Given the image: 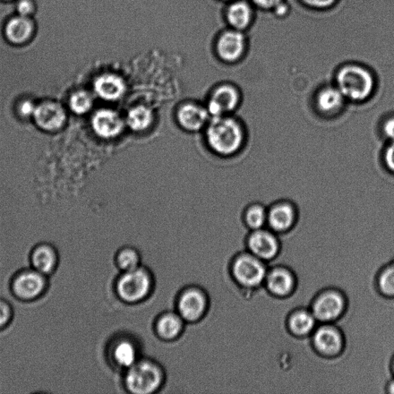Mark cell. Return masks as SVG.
Returning <instances> with one entry per match:
<instances>
[{"label":"cell","instance_id":"cb8c5ba5","mask_svg":"<svg viewBox=\"0 0 394 394\" xmlns=\"http://www.w3.org/2000/svg\"><path fill=\"white\" fill-rule=\"evenodd\" d=\"M153 119L152 111L147 107L138 106L129 111L126 117V124L135 132L147 130Z\"/></svg>","mask_w":394,"mask_h":394},{"label":"cell","instance_id":"6da1fadb","mask_svg":"<svg viewBox=\"0 0 394 394\" xmlns=\"http://www.w3.org/2000/svg\"><path fill=\"white\" fill-rule=\"evenodd\" d=\"M210 148L221 155H231L241 148L244 133L234 119L213 117L207 131Z\"/></svg>","mask_w":394,"mask_h":394},{"label":"cell","instance_id":"8d00e7d4","mask_svg":"<svg viewBox=\"0 0 394 394\" xmlns=\"http://www.w3.org/2000/svg\"><path fill=\"white\" fill-rule=\"evenodd\" d=\"M303 1L313 7L325 8L331 6L335 0H303Z\"/></svg>","mask_w":394,"mask_h":394},{"label":"cell","instance_id":"7a4b0ae2","mask_svg":"<svg viewBox=\"0 0 394 394\" xmlns=\"http://www.w3.org/2000/svg\"><path fill=\"white\" fill-rule=\"evenodd\" d=\"M164 382V374L156 363L148 359L136 362L128 368L125 376L126 388L136 394L155 393Z\"/></svg>","mask_w":394,"mask_h":394},{"label":"cell","instance_id":"836d02e7","mask_svg":"<svg viewBox=\"0 0 394 394\" xmlns=\"http://www.w3.org/2000/svg\"><path fill=\"white\" fill-rule=\"evenodd\" d=\"M385 162L387 167L394 172V141H392L385 153Z\"/></svg>","mask_w":394,"mask_h":394},{"label":"cell","instance_id":"d6986e66","mask_svg":"<svg viewBox=\"0 0 394 394\" xmlns=\"http://www.w3.org/2000/svg\"><path fill=\"white\" fill-rule=\"evenodd\" d=\"M184 321L179 314L167 313L162 314L156 325L158 335L162 339L167 340L177 338L183 331Z\"/></svg>","mask_w":394,"mask_h":394},{"label":"cell","instance_id":"83f0119b","mask_svg":"<svg viewBox=\"0 0 394 394\" xmlns=\"http://www.w3.org/2000/svg\"><path fill=\"white\" fill-rule=\"evenodd\" d=\"M140 256L132 248H124L117 255V262L119 268L124 272L131 271L139 268Z\"/></svg>","mask_w":394,"mask_h":394},{"label":"cell","instance_id":"3957f363","mask_svg":"<svg viewBox=\"0 0 394 394\" xmlns=\"http://www.w3.org/2000/svg\"><path fill=\"white\" fill-rule=\"evenodd\" d=\"M338 88L345 98L362 101L371 96L374 87L371 73L359 66L342 67L337 76Z\"/></svg>","mask_w":394,"mask_h":394},{"label":"cell","instance_id":"8fae6325","mask_svg":"<svg viewBox=\"0 0 394 394\" xmlns=\"http://www.w3.org/2000/svg\"><path fill=\"white\" fill-rule=\"evenodd\" d=\"M94 90L102 100L115 101L121 99L126 92V83L116 74L100 76L94 82Z\"/></svg>","mask_w":394,"mask_h":394},{"label":"cell","instance_id":"2e32d148","mask_svg":"<svg viewBox=\"0 0 394 394\" xmlns=\"http://www.w3.org/2000/svg\"><path fill=\"white\" fill-rule=\"evenodd\" d=\"M244 48V38L241 32H227L218 42V53L227 61H235L242 55Z\"/></svg>","mask_w":394,"mask_h":394},{"label":"cell","instance_id":"f35d334b","mask_svg":"<svg viewBox=\"0 0 394 394\" xmlns=\"http://www.w3.org/2000/svg\"><path fill=\"white\" fill-rule=\"evenodd\" d=\"M392 366H393V374H394V358H393Z\"/></svg>","mask_w":394,"mask_h":394},{"label":"cell","instance_id":"5b68a950","mask_svg":"<svg viewBox=\"0 0 394 394\" xmlns=\"http://www.w3.org/2000/svg\"><path fill=\"white\" fill-rule=\"evenodd\" d=\"M47 276L35 269L20 271L13 277L12 290L14 295L22 301H32L44 293Z\"/></svg>","mask_w":394,"mask_h":394},{"label":"cell","instance_id":"1f68e13d","mask_svg":"<svg viewBox=\"0 0 394 394\" xmlns=\"http://www.w3.org/2000/svg\"><path fill=\"white\" fill-rule=\"evenodd\" d=\"M36 107L30 100H24L19 107L20 113L24 117H32Z\"/></svg>","mask_w":394,"mask_h":394},{"label":"cell","instance_id":"7402d4cb","mask_svg":"<svg viewBox=\"0 0 394 394\" xmlns=\"http://www.w3.org/2000/svg\"><path fill=\"white\" fill-rule=\"evenodd\" d=\"M294 281L291 273L284 269L273 270L268 277V287L271 292L277 296H285L290 293Z\"/></svg>","mask_w":394,"mask_h":394},{"label":"cell","instance_id":"f1b7e54d","mask_svg":"<svg viewBox=\"0 0 394 394\" xmlns=\"http://www.w3.org/2000/svg\"><path fill=\"white\" fill-rule=\"evenodd\" d=\"M268 220V213L261 205H253L246 213V221L250 227L259 229L262 227L265 220Z\"/></svg>","mask_w":394,"mask_h":394},{"label":"cell","instance_id":"277c9868","mask_svg":"<svg viewBox=\"0 0 394 394\" xmlns=\"http://www.w3.org/2000/svg\"><path fill=\"white\" fill-rule=\"evenodd\" d=\"M153 281L148 271L136 268L124 272L117 284V294L126 303H138L147 297L152 289Z\"/></svg>","mask_w":394,"mask_h":394},{"label":"cell","instance_id":"7c38bea8","mask_svg":"<svg viewBox=\"0 0 394 394\" xmlns=\"http://www.w3.org/2000/svg\"><path fill=\"white\" fill-rule=\"evenodd\" d=\"M344 299L340 295L330 292L321 296L314 305L315 318L330 321L338 318L344 308Z\"/></svg>","mask_w":394,"mask_h":394},{"label":"cell","instance_id":"484cf974","mask_svg":"<svg viewBox=\"0 0 394 394\" xmlns=\"http://www.w3.org/2000/svg\"><path fill=\"white\" fill-rule=\"evenodd\" d=\"M314 326V315L306 311H299L295 314L289 321L291 330L298 334V335H305V334L310 333Z\"/></svg>","mask_w":394,"mask_h":394},{"label":"cell","instance_id":"44dd1931","mask_svg":"<svg viewBox=\"0 0 394 394\" xmlns=\"http://www.w3.org/2000/svg\"><path fill=\"white\" fill-rule=\"evenodd\" d=\"M345 99V96L338 88H327L318 94L316 106L324 114H333L344 105Z\"/></svg>","mask_w":394,"mask_h":394},{"label":"cell","instance_id":"ba28073f","mask_svg":"<svg viewBox=\"0 0 394 394\" xmlns=\"http://www.w3.org/2000/svg\"><path fill=\"white\" fill-rule=\"evenodd\" d=\"M208 297L203 290L191 287L184 291L178 302V312L184 321L201 320L208 309Z\"/></svg>","mask_w":394,"mask_h":394},{"label":"cell","instance_id":"4dcf8cb0","mask_svg":"<svg viewBox=\"0 0 394 394\" xmlns=\"http://www.w3.org/2000/svg\"><path fill=\"white\" fill-rule=\"evenodd\" d=\"M12 308L6 302L0 299V329L7 326L12 318Z\"/></svg>","mask_w":394,"mask_h":394},{"label":"cell","instance_id":"e575fe53","mask_svg":"<svg viewBox=\"0 0 394 394\" xmlns=\"http://www.w3.org/2000/svg\"><path fill=\"white\" fill-rule=\"evenodd\" d=\"M256 6L263 8H277L282 4V0H253Z\"/></svg>","mask_w":394,"mask_h":394},{"label":"cell","instance_id":"d4e9b609","mask_svg":"<svg viewBox=\"0 0 394 394\" xmlns=\"http://www.w3.org/2000/svg\"><path fill=\"white\" fill-rule=\"evenodd\" d=\"M227 16L229 22L234 28L242 30L249 25L251 10L246 3L238 2L229 7Z\"/></svg>","mask_w":394,"mask_h":394},{"label":"cell","instance_id":"e0dca14e","mask_svg":"<svg viewBox=\"0 0 394 394\" xmlns=\"http://www.w3.org/2000/svg\"><path fill=\"white\" fill-rule=\"evenodd\" d=\"M112 357L118 366L126 369L139 361L138 350L129 339H121L115 342L112 348Z\"/></svg>","mask_w":394,"mask_h":394},{"label":"cell","instance_id":"603a6c76","mask_svg":"<svg viewBox=\"0 0 394 394\" xmlns=\"http://www.w3.org/2000/svg\"><path fill=\"white\" fill-rule=\"evenodd\" d=\"M32 32L31 22L24 16L16 17L8 23L6 28V37L14 44H21L28 40Z\"/></svg>","mask_w":394,"mask_h":394},{"label":"cell","instance_id":"30bf717a","mask_svg":"<svg viewBox=\"0 0 394 394\" xmlns=\"http://www.w3.org/2000/svg\"><path fill=\"white\" fill-rule=\"evenodd\" d=\"M239 94L229 85H221L213 93L208 105V112L213 117H220L231 112L237 106Z\"/></svg>","mask_w":394,"mask_h":394},{"label":"cell","instance_id":"ac0fdd59","mask_svg":"<svg viewBox=\"0 0 394 394\" xmlns=\"http://www.w3.org/2000/svg\"><path fill=\"white\" fill-rule=\"evenodd\" d=\"M314 344L323 354H335L341 349L342 338L337 330L323 327L315 333Z\"/></svg>","mask_w":394,"mask_h":394},{"label":"cell","instance_id":"52a82bcc","mask_svg":"<svg viewBox=\"0 0 394 394\" xmlns=\"http://www.w3.org/2000/svg\"><path fill=\"white\" fill-rule=\"evenodd\" d=\"M233 274L239 284L245 287H256L264 280L265 269L256 256L243 255L235 261Z\"/></svg>","mask_w":394,"mask_h":394},{"label":"cell","instance_id":"d590c367","mask_svg":"<svg viewBox=\"0 0 394 394\" xmlns=\"http://www.w3.org/2000/svg\"><path fill=\"white\" fill-rule=\"evenodd\" d=\"M383 133L391 141H394V117L388 119L383 125Z\"/></svg>","mask_w":394,"mask_h":394},{"label":"cell","instance_id":"5bb4252c","mask_svg":"<svg viewBox=\"0 0 394 394\" xmlns=\"http://www.w3.org/2000/svg\"><path fill=\"white\" fill-rule=\"evenodd\" d=\"M32 268L45 276L56 268L58 256L55 248L47 244H41L33 248L30 256Z\"/></svg>","mask_w":394,"mask_h":394},{"label":"cell","instance_id":"d6a6232c","mask_svg":"<svg viewBox=\"0 0 394 394\" xmlns=\"http://www.w3.org/2000/svg\"><path fill=\"white\" fill-rule=\"evenodd\" d=\"M17 11L21 16L27 17L33 11V6L29 0H21L17 5Z\"/></svg>","mask_w":394,"mask_h":394},{"label":"cell","instance_id":"74e56055","mask_svg":"<svg viewBox=\"0 0 394 394\" xmlns=\"http://www.w3.org/2000/svg\"><path fill=\"white\" fill-rule=\"evenodd\" d=\"M388 391L391 394H394V380L389 383L388 386Z\"/></svg>","mask_w":394,"mask_h":394},{"label":"cell","instance_id":"4fadbf2b","mask_svg":"<svg viewBox=\"0 0 394 394\" xmlns=\"http://www.w3.org/2000/svg\"><path fill=\"white\" fill-rule=\"evenodd\" d=\"M250 250L260 259L270 260L278 252L279 244L275 237L268 231L258 229L249 239Z\"/></svg>","mask_w":394,"mask_h":394},{"label":"cell","instance_id":"9a60e30c","mask_svg":"<svg viewBox=\"0 0 394 394\" xmlns=\"http://www.w3.org/2000/svg\"><path fill=\"white\" fill-rule=\"evenodd\" d=\"M177 119L185 130L196 131L201 130L207 122L208 112L199 106L188 104L179 108Z\"/></svg>","mask_w":394,"mask_h":394},{"label":"cell","instance_id":"4316f807","mask_svg":"<svg viewBox=\"0 0 394 394\" xmlns=\"http://www.w3.org/2000/svg\"><path fill=\"white\" fill-rule=\"evenodd\" d=\"M68 105L73 113L78 115H83L89 112L93 105V99L91 94L88 91L78 90L74 92L70 100Z\"/></svg>","mask_w":394,"mask_h":394},{"label":"cell","instance_id":"8992f818","mask_svg":"<svg viewBox=\"0 0 394 394\" xmlns=\"http://www.w3.org/2000/svg\"><path fill=\"white\" fill-rule=\"evenodd\" d=\"M32 118L40 129L47 133L62 130L67 121L65 108L55 100L41 102L37 105Z\"/></svg>","mask_w":394,"mask_h":394},{"label":"cell","instance_id":"9c48e42d","mask_svg":"<svg viewBox=\"0 0 394 394\" xmlns=\"http://www.w3.org/2000/svg\"><path fill=\"white\" fill-rule=\"evenodd\" d=\"M92 127L95 133L104 139H112L124 131V122L115 111L101 109L92 118Z\"/></svg>","mask_w":394,"mask_h":394},{"label":"cell","instance_id":"f546056e","mask_svg":"<svg viewBox=\"0 0 394 394\" xmlns=\"http://www.w3.org/2000/svg\"><path fill=\"white\" fill-rule=\"evenodd\" d=\"M379 286L384 295L394 297V261L381 273Z\"/></svg>","mask_w":394,"mask_h":394},{"label":"cell","instance_id":"ffe728a7","mask_svg":"<svg viewBox=\"0 0 394 394\" xmlns=\"http://www.w3.org/2000/svg\"><path fill=\"white\" fill-rule=\"evenodd\" d=\"M294 219V210L288 203H280L274 205L268 214L269 225L277 231L289 229L293 225Z\"/></svg>","mask_w":394,"mask_h":394}]
</instances>
